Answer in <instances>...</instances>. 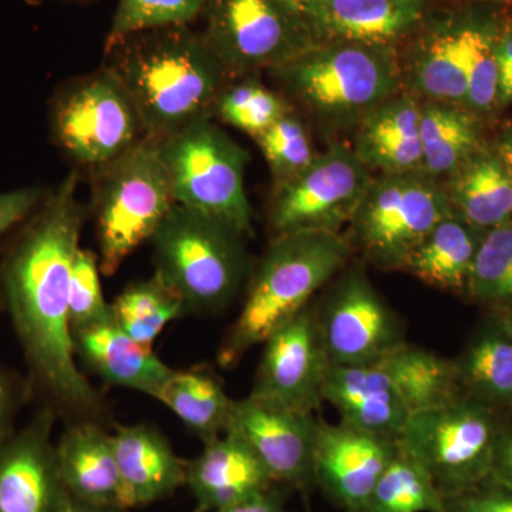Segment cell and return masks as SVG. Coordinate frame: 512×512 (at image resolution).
<instances>
[{"instance_id": "6da1fadb", "label": "cell", "mask_w": 512, "mask_h": 512, "mask_svg": "<svg viewBox=\"0 0 512 512\" xmlns=\"http://www.w3.org/2000/svg\"><path fill=\"white\" fill-rule=\"evenodd\" d=\"M83 221L77 175L70 174L6 248L0 308L8 312L22 349L33 399L70 423H101L106 403L79 369L70 323V282Z\"/></svg>"}, {"instance_id": "7a4b0ae2", "label": "cell", "mask_w": 512, "mask_h": 512, "mask_svg": "<svg viewBox=\"0 0 512 512\" xmlns=\"http://www.w3.org/2000/svg\"><path fill=\"white\" fill-rule=\"evenodd\" d=\"M107 49V67L133 101L144 136L163 140L214 113L227 73L190 25L144 30Z\"/></svg>"}, {"instance_id": "3957f363", "label": "cell", "mask_w": 512, "mask_h": 512, "mask_svg": "<svg viewBox=\"0 0 512 512\" xmlns=\"http://www.w3.org/2000/svg\"><path fill=\"white\" fill-rule=\"evenodd\" d=\"M352 244L338 232L275 235L252 276L247 298L218 352L222 367L238 365L249 350L308 308L312 296L345 269Z\"/></svg>"}, {"instance_id": "277c9868", "label": "cell", "mask_w": 512, "mask_h": 512, "mask_svg": "<svg viewBox=\"0 0 512 512\" xmlns=\"http://www.w3.org/2000/svg\"><path fill=\"white\" fill-rule=\"evenodd\" d=\"M271 73L329 131L355 130L370 111L403 92L399 46L316 42Z\"/></svg>"}, {"instance_id": "5b68a950", "label": "cell", "mask_w": 512, "mask_h": 512, "mask_svg": "<svg viewBox=\"0 0 512 512\" xmlns=\"http://www.w3.org/2000/svg\"><path fill=\"white\" fill-rule=\"evenodd\" d=\"M158 279L187 313H218L248 274L244 237L220 221L174 204L150 239Z\"/></svg>"}, {"instance_id": "8992f818", "label": "cell", "mask_w": 512, "mask_h": 512, "mask_svg": "<svg viewBox=\"0 0 512 512\" xmlns=\"http://www.w3.org/2000/svg\"><path fill=\"white\" fill-rule=\"evenodd\" d=\"M160 143L175 204L251 237L252 207L245 188L248 151L211 117L194 121Z\"/></svg>"}, {"instance_id": "52a82bcc", "label": "cell", "mask_w": 512, "mask_h": 512, "mask_svg": "<svg viewBox=\"0 0 512 512\" xmlns=\"http://www.w3.org/2000/svg\"><path fill=\"white\" fill-rule=\"evenodd\" d=\"M174 204L157 138H141L101 168L94 200L101 272L116 274L128 256L153 238Z\"/></svg>"}, {"instance_id": "ba28073f", "label": "cell", "mask_w": 512, "mask_h": 512, "mask_svg": "<svg viewBox=\"0 0 512 512\" xmlns=\"http://www.w3.org/2000/svg\"><path fill=\"white\" fill-rule=\"evenodd\" d=\"M503 414L463 396L414 414L397 443L426 471L444 498L490 477Z\"/></svg>"}, {"instance_id": "9c48e42d", "label": "cell", "mask_w": 512, "mask_h": 512, "mask_svg": "<svg viewBox=\"0 0 512 512\" xmlns=\"http://www.w3.org/2000/svg\"><path fill=\"white\" fill-rule=\"evenodd\" d=\"M453 214L443 181L414 171L377 174L349 224V242L383 271H402L410 254Z\"/></svg>"}, {"instance_id": "30bf717a", "label": "cell", "mask_w": 512, "mask_h": 512, "mask_svg": "<svg viewBox=\"0 0 512 512\" xmlns=\"http://www.w3.org/2000/svg\"><path fill=\"white\" fill-rule=\"evenodd\" d=\"M201 16L227 76L274 72L316 43L298 0H207Z\"/></svg>"}, {"instance_id": "8fae6325", "label": "cell", "mask_w": 512, "mask_h": 512, "mask_svg": "<svg viewBox=\"0 0 512 512\" xmlns=\"http://www.w3.org/2000/svg\"><path fill=\"white\" fill-rule=\"evenodd\" d=\"M52 127L73 160L99 170L146 137L133 101L109 67L59 94Z\"/></svg>"}, {"instance_id": "7c38bea8", "label": "cell", "mask_w": 512, "mask_h": 512, "mask_svg": "<svg viewBox=\"0 0 512 512\" xmlns=\"http://www.w3.org/2000/svg\"><path fill=\"white\" fill-rule=\"evenodd\" d=\"M373 174L352 146L332 143L301 174L276 184L269 221L275 235L298 231L342 234L349 227Z\"/></svg>"}, {"instance_id": "4fadbf2b", "label": "cell", "mask_w": 512, "mask_h": 512, "mask_svg": "<svg viewBox=\"0 0 512 512\" xmlns=\"http://www.w3.org/2000/svg\"><path fill=\"white\" fill-rule=\"evenodd\" d=\"M315 316L330 366L367 365L406 343L399 318L360 266L338 278Z\"/></svg>"}, {"instance_id": "5bb4252c", "label": "cell", "mask_w": 512, "mask_h": 512, "mask_svg": "<svg viewBox=\"0 0 512 512\" xmlns=\"http://www.w3.org/2000/svg\"><path fill=\"white\" fill-rule=\"evenodd\" d=\"M264 346L249 396L293 412H318L325 403L323 384L330 362L315 312L306 308L272 333Z\"/></svg>"}, {"instance_id": "9a60e30c", "label": "cell", "mask_w": 512, "mask_h": 512, "mask_svg": "<svg viewBox=\"0 0 512 512\" xmlns=\"http://www.w3.org/2000/svg\"><path fill=\"white\" fill-rule=\"evenodd\" d=\"M320 420L247 399L232 400L224 433L244 441L274 484L306 487L313 483V454Z\"/></svg>"}, {"instance_id": "2e32d148", "label": "cell", "mask_w": 512, "mask_h": 512, "mask_svg": "<svg viewBox=\"0 0 512 512\" xmlns=\"http://www.w3.org/2000/svg\"><path fill=\"white\" fill-rule=\"evenodd\" d=\"M397 440L377 436L339 421L320 420L313 454V481L348 512H362L390 461Z\"/></svg>"}, {"instance_id": "e0dca14e", "label": "cell", "mask_w": 512, "mask_h": 512, "mask_svg": "<svg viewBox=\"0 0 512 512\" xmlns=\"http://www.w3.org/2000/svg\"><path fill=\"white\" fill-rule=\"evenodd\" d=\"M323 402L335 407L342 423L393 440L419 413L409 387L384 357L367 365L330 366Z\"/></svg>"}, {"instance_id": "ac0fdd59", "label": "cell", "mask_w": 512, "mask_h": 512, "mask_svg": "<svg viewBox=\"0 0 512 512\" xmlns=\"http://www.w3.org/2000/svg\"><path fill=\"white\" fill-rule=\"evenodd\" d=\"M55 412L40 407L23 429L0 447V512H60L67 491L60 480Z\"/></svg>"}, {"instance_id": "d6986e66", "label": "cell", "mask_w": 512, "mask_h": 512, "mask_svg": "<svg viewBox=\"0 0 512 512\" xmlns=\"http://www.w3.org/2000/svg\"><path fill=\"white\" fill-rule=\"evenodd\" d=\"M402 57L403 89L420 101L466 109L467 72L460 13L427 12Z\"/></svg>"}, {"instance_id": "ffe728a7", "label": "cell", "mask_w": 512, "mask_h": 512, "mask_svg": "<svg viewBox=\"0 0 512 512\" xmlns=\"http://www.w3.org/2000/svg\"><path fill=\"white\" fill-rule=\"evenodd\" d=\"M316 42L399 46L419 29L429 0H298Z\"/></svg>"}, {"instance_id": "44dd1931", "label": "cell", "mask_w": 512, "mask_h": 512, "mask_svg": "<svg viewBox=\"0 0 512 512\" xmlns=\"http://www.w3.org/2000/svg\"><path fill=\"white\" fill-rule=\"evenodd\" d=\"M56 458L70 497L96 507L127 510L113 434L99 421L70 423L56 443Z\"/></svg>"}, {"instance_id": "7402d4cb", "label": "cell", "mask_w": 512, "mask_h": 512, "mask_svg": "<svg viewBox=\"0 0 512 512\" xmlns=\"http://www.w3.org/2000/svg\"><path fill=\"white\" fill-rule=\"evenodd\" d=\"M77 360L104 382L156 399L174 370L151 345L128 336L113 319L73 333Z\"/></svg>"}, {"instance_id": "603a6c76", "label": "cell", "mask_w": 512, "mask_h": 512, "mask_svg": "<svg viewBox=\"0 0 512 512\" xmlns=\"http://www.w3.org/2000/svg\"><path fill=\"white\" fill-rule=\"evenodd\" d=\"M421 101L402 92L379 104L357 124L352 148L373 174L421 171Z\"/></svg>"}, {"instance_id": "cb8c5ba5", "label": "cell", "mask_w": 512, "mask_h": 512, "mask_svg": "<svg viewBox=\"0 0 512 512\" xmlns=\"http://www.w3.org/2000/svg\"><path fill=\"white\" fill-rule=\"evenodd\" d=\"M113 446L127 510L163 500L187 481V461L150 424L119 427Z\"/></svg>"}, {"instance_id": "d4e9b609", "label": "cell", "mask_w": 512, "mask_h": 512, "mask_svg": "<svg viewBox=\"0 0 512 512\" xmlns=\"http://www.w3.org/2000/svg\"><path fill=\"white\" fill-rule=\"evenodd\" d=\"M185 484L202 512L221 510L275 485L247 444L231 433L204 444L200 456L187 463Z\"/></svg>"}, {"instance_id": "484cf974", "label": "cell", "mask_w": 512, "mask_h": 512, "mask_svg": "<svg viewBox=\"0 0 512 512\" xmlns=\"http://www.w3.org/2000/svg\"><path fill=\"white\" fill-rule=\"evenodd\" d=\"M443 184L453 214L478 231L512 220V180L494 148L481 147Z\"/></svg>"}, {"instance_id": "4316f807", "label": "cell", "mask_w": 512, "mask_h": 512, "mask_svg": "<svg viewBox=\"0 0 512 512\" xmlns=\"http://www.w3.org/2000/svg\"><path fill=\"white\" fill-rule=\"evenodd\" d=\"M454 363L466 396L512 413V336L498 316L481 325Z\"/></svg>"}, {"instance_id": "83f0119b", "label": "cell", "mask_w": 512, "mask_h": 512, "mask_svg": "<svg viewBox=\"0 0 512 512\" xmlns=\"http://www.w3.org/2000/svg\"><path fill=\"white\" fill-rule=\"evenodd\" d=\"M484 232L451 214L414 249L402 271L431 288L466 295L468 278Z\"/></svg>"}, {"instance_id": "f1b7e54d", "label": "cell", "mask_w": 512, "mask_h": 512, "mask_svg": "<svg viewBox=\"0 0 512 512\" xmlns=\"http://www.w3.org/2000/svg\"><path fill=\"white\" fill-rule=\"evenodd\" d=\"M421 173L444 181L480 150L476 116L456 104L421 101Z\"/></svg>"}, {"instance_id": "f546056e", "label": "cell", "mask_w": 512, "mask_h": 512, "mask_svg": "<svg viewBox=\"0 0 512 512\" xmlns=\"http://www.w3.org/2000/svg\"><path fill=\"white\" fill-rule=\"evenodd\" d=\"M156 399L194 431L204 444L224 433L232 403L224 384L207 366L174 370Z\"/></svg>"}, {"instance_id": "4dcf8cb0", "label": "cell", "mask_w": 512, "mask_h": 512, "mask_svg": "<svg viewBox=\"0 0 512 512\" xmlns=\"http://www.w3.org/2000/svg\"><path fill=\"white\" fill-rule=\"evenodd\" d=\"M185 313L180 299L156 275L127 286L111 303L114 322L144 345H153L165 326Z\"/></svg>"}, {"instance_id": "1f68e13d", "label": "cell", "mask_w": 512, "mask_h": 512, "mask_svg": "<svg viewBox=\"0 0 512 512\" xmlns=\"http://www.w3.org/2000/svg\"><path fill=\"white\" fill-rule=\"evenodd\" d=\"M362 512L447 511L443 495L426 471L399 446Z\"/></svg>"}, {"instance_id": "d6a6232c", "label": "cell", "mask_w": 512, "mask_h": 512, "mask_svg": "<svg viewBox=\"0 0 512 512\" xmlns=\"http://www.w3.org/2000/svg\"><path fill=\"white\" fill-rule=\"evenodd\" d=\"M460 19L466 55V109L474 116L490 113L497 106V42L501 28L476 13H460Z\"/></svg>"}, {"instance_id": "836d02e7", "label": "cell", "mask_w": 512, "mask_h": 512, "mask_svg": "<svg viewBox=\"0 0 512 512\" xmlns=\"http://www.w3.org/2000/svg\"><path fill=\"white\" fill-rule=\"evenodd\" d=\"M466 296L493 309H512V220L484 232L471 268Z\"/></svg>"}, {"instance_id": "e575fe53", "label": "cell", "mask_w": 512, "mask_h": 512, "mask_svg": "<svg viewBox=\"0 0 512 512\" xmlns=\"http://www.w3.org/2000/svg\"><path fill=\"white\" fill-rule=\"evenodd\" d=\"M288 110L284 99L251 79L224 87L214 106V113L224 123L254 138Z\"/></svg>"}, {"instance_id": "d590c367", "label": "cell", "mask_w": 512, "mask_h": 512, "mask_svg": "<svg viewBox=\"0 0 512 512\" xmlns=\"http://www.w3.org/2000/svg\"><path fill=\"white\" fill-rule=\"evenodd\" d=\"M276 184L285 183L301 174L315 160L311 136L301 120L286 111L284 116L255 137Z\"/></svg>"}, {"instance_id": "8d00e7d4", "label": "cell", "mask_w": 512, "mask_h": 512, "mask_svg": "<svg viewBox=\"0 0 512 512\" xmlns=\"http://www.w3.org/2000/svg\"><path fill=\"white\" fill-rule=\"evenodd\" d=\"M207 0H119L107 45L144 30L190 25Z\"/></svg>"}, {"instance_id": "74e56055", "label": "cell", "mask_w": 512, "mask_h": 512, "mask_svg": "<svg viewBox=\"0 0 512 512\" xmlns=\"http://www.w3.org/2000/svg\"><path fill=\"white\" fill-rule=\"evenodd\" d=\"M100 262L94 252L80 248L74 258L70 282V323L73 333L87 326L113 319L111 305L104 298Z\"/></svg>"}, {"instance_id": "f35d334b", "label": "cell", "mask_w": 512, "mask_h": 512, "mask_svg": "<svg viewBox=\"0 0 512 512\" xmlns=\"http://www.w3.org/2000/svg\"><path fill=\"white\" fill-rule=\"evenodd\" d=\"M444 501L447 512H512V490L491 477Z\"/></svg>"}, {"instance_id": "ab89813d", "label": "cell", "mask_w": 512, "mask_h": 512, "mask_svg": "<svg viewBox=\"0 0 512 512\" xmlns=\"http://www.w3.org/2000/svg\"><path fill=\"white\" fill-rule=\"evenodd\" d=\"M30 399L28 379L0 363V447L18 431L16 420Z\"/></svg>"}, {"instance_id": "60d3db41", "label": "cell", "mask_w": 512, "mask_h": 512, "mask_svg": "<svg viewBox=\"0 0 512 512\" xmlns=\"http://www.w3.org/2000/svg\"><path fill=\"white\" fill-rule=\"evenodd\" d=\"M39 187H23L0 192V238L18 231L46 198Z\"/></svg>"}, {"instance_id": "b9f144b4", "label": "cell", "mask_w": 512, "mask_h": 512, "mask_svg": "<svg viewBox=\"0 0 512 512\" xmlns=\"http://www.w3.org/2000/svg\"><path fill=\"white\" fill-rule=\"evenodd\" d=\"M490 477L512 490V416L503 419L498 430Z\"/></svg>"}, {"instance_id": "7bdbcfd3", "label": "cell", "mask_w": 512, "mask_h": 512, "mask_svg": "<svg viewBox=\"0 0 512 512\" xmlns=\"http://www.w3.org/2000/svg\"><path fill=\"white\" fill-rule=\"evenodd\" d=\"M497 107L512 103V26L501 29L497 42Z\"/></svg>"}, {"instance_id": "ee69618b", "label": "cell", "mask_w": 512, "mask_h": 512, "mask_svg": "<svg viewBox=\"0 0 512 512\" xmlns=\"http://www.w3.org/2000/svg\"><path fill=\"white\" fill-rule=\"evenodd\" d=\"M284 495L272 485L268 490L249 495L244 500L227 505L215 512H285Z\"/></svg>"}, {"instance_id": "f6af8a7d", "label": "cell", "mask_w": 512, "mask_h": 512, "mask_svg": "<svg viewBox=\"0 0 512 512\" xmlns=\"http://www.w3.org/2000/svg\"><path fill=\"white\" fill-rule=\"evenodd\" d=\"M495 154L500 158L505 170L510 174L512 180V127L507 128L494 147Z\"/></svg>"}, {"instance_id": "bcb514c9", "label": "cell", "mask_w": 512, "mask_h": 512, "mask_svg": "<svg viewBox=\"0 0 512 512\" xmlns=\"http://www.w3.org/2000/svg\"><path fill=\"white\" fill-rule=\"evenodd\" d=\"M60 512H124L120 510H113V508L96 507V505H90L82 503V501L76 500V498L70 497L67 494L66 500L62 510Z\"/></svg>"}, {"instance_id": "7dc6e473", "label": "cell", "mask_w": 512, "mask_h": 512, "mask_svg": "<svg viewBox=\"0 0 512 512\" xmlns=\"http://www.w3.org/2000/svg\"><path fill=\"white\" fill-rule=\"evenodd\" d=\"M495 316H498V319L501 320V323H503L504 328L507 329V332L510 333V335L512 336V309L511 311L500 313V315Z\"/></svg>"}, {"instance_id": "c3c4849f", "label": "cell", "mask_w": 512, "mask_h": 512, "mask_svg": "<svg viewBox=\"0 0 512 512\" xmlns=\"http://www.w3.org/2000/svg\"><path fill=\"white\" fill-rule=\"evenodd\" d=\"M508 2H511V3H512V0H508Z\"/></svg>"}]
</instances>
